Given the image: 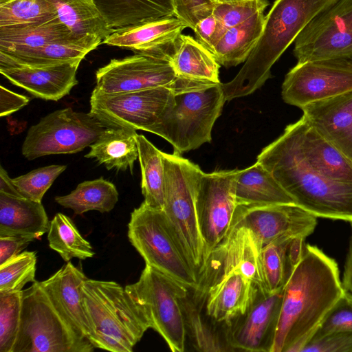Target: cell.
Returning a JSON list of instances; mask_svg holds the SVG:
<instances>
[{
    "label": "cell",
    "instance_id": "8992f818",
    "mask_svg": "<svg viewBox=\"0 0 352 352\" xmlns=\"http://www.w3.org/2000/svg\"><path fill=\"white\" fill-rule=\"evenodd\" d=\"M180 155L163 152V210L187 260L198 275L205 263V247L196 206L197 186L203 171Z\"/></svg>",
    "mask_w": 352,
    "mask_h": 352
},
{
    "label": "cell",
    "instance_id": "ac0fdd59",
    "mask_svg": "<svg viewBox=\"0 0 352 352\" xmlns=\"http://www.w3.org/2000/svg\"><path fill=\"white\" fill-rule=\"evenodd\" d=\"M283 289L258 290L244 314L227 327L229 345L234 350L272 352L279 321Z\"/></svg>",
    "mask_w": 352,
    "mask_h": 352
},
{
    "label": "cell",
    "instance_id": "816d5d0a",
    "mask_svg": "<svg viewBox=\"0 0 352 352\" xmlns=\"http://www.w3.org/2000/svg\"><path fill=\"white\" fill-rule=\"evenodd\" d=\"M0 192L10 195L22 197L13 184L12 179L1 166H0Z\"/></svg>",
    "mask_w": 352,
    "mask_h": 352
},
{
    "label": "cell",
    "instance_id": "7bdbcfd3",
    "mask_svg": "<svg viewBox=\"0 0 352 352\" xmlns=\"http://www.w3.org/2000/svg\"><path fill=\"white\" fill-rule=\"evenodd\" d=\"M268 5L267 0H244L216 3L212 14L223 25L229 28L263 12Z\"/></svg>",
    "mask_w": 352,
    "mask_h": 352
},
{
    "label": "cell",
    "instance_id": "277c9868",
    "mask_svg": "<svg viewBox=\"0 0 352 352\" xmlns=\"http://www.w3.org/2000/svg\"><path fill=\"white\" fill-rule=\"evenodd\" d=\"M82 294L91 344L111 352H132L150 325L125 288L115 281L87 278Z\"/></svg>",
    "mask_w": 352,
    "mask_h": 352
},
{
    "label": "cell",
    "instance_id": "30bf717a",
    "mask_svg": "<svg viewBox=\"0 0 352 352\" xmlns=\"http://www.w3.org/2000/svg\"><path fill=\"white\" fill-rule=\"evenodd\" d=\"M106 126L90 113L70 107L54 111L28 131L22 155L28 160L55 154L76 153L90 146Z\"/></svg>",
    "mask_w": 352,
    "mask_h": 352
},
{
    "label": "cell",
    "instance_id": "ba28073f",
    "mask_svg": "<svg viewBox=\"0 0 352 352\" xmlns=\"http://www.w3.org/2000/svg\"><path fill=\"white\" fill-rule=\"evenodd\" d=\"M127 235L146 265L190 290L197 288V273L187 260L163 210L143 201L131 213Z\"/></svg>",
    "mask_w": 352,
    "mask_h": 352
},
{
    "label": "cell",
    "instance_id": "836d02e7",
    "mask_svg": "<svg viewBox=\"0 0 352 352\" xmlns=\"http://www.w3.org/2000/svg\"><path fill=\"white\" fill-rule=\"evenodd\" d=\"M54 199L64 208L72 209L75 214L90 210L104 213L113 209L118 201V192L113 183L100 177L81 182L68 195L56 196Z\"/></svg>",
    "mask_w": 352,
    "mask_h": 352
},
{
    "label": "cell",
    "instance_id": "c3c4849f",
    "mask_svg": "<svg viewBox=\"0 0 352 352\" xmlns=\"http://www.w3.org/2000/svg\"><path fill=\"white\" fill-rule=\"evenodd\" d=\"M33 241L34 239L27 236H0V265L22 252Z\"/></svg>",
    "mask_w": 352,
    "mask_h": 352
},
{
    "label": "cell",
    "instance_id": "44dd1931",
    "mask_svg": "<svg viewBox=\"0 0 352 352\" xmlns=\"http://www.w3.org/2000/svg\"><path fill=\"white\" fill-rule=\"evenodd\" d=\"M186 28L175 16L114 30L102 42L170 62L175 44Z\"/></svg>",
    "mask_w": 352,
    "mask_h": 352
},
{
    "label": "cell",
    "instance_id": "ffe728a7",
    "mask_svg": "<svg viewBox=\"0 0 352 352\" xmlns=\"http://www.w3.org/2000/svg\"><path fill=\"white\" fill-rule=\"evenodd\" d=\"M81 60L75 59L43 66H0V73L36 98L57 101L68 95L78 84L76 73Z\"/></svg>",
    "mask_w": 352,
    "mask_h": 352
},
{
    "label": "cell",
    "instance_id": "5bb4252c",
    "mask_svg": "<svg viewBox=\"0 0 352 352\" xmlns=\"http://www.w3.org/2000/svg\"><path fill=\"white\" fill-rule=\"evenodd\" d=\"M239 170L202 173L197 192V213L205 247V260L230 232L237 207L236 180Z\"/></svg>",
    "mask_w": 352,
    "mask_h": 352
},
{
    "label": "cell",
    "instance_id": "ee69618b",
    "mask_svg": "<svg viewBox=\"0 0 352 352\" xmlns=\"http://www.w3.org/2000/svg\"><path fill=\"white\" fill-rule=\"evenodd\" d=\"M338 331L352 332V293L346 290L324 316L311 338Z\"/></svg>",
    "mask_w": 352,
    "mask_h": 352
},
{
    "label": "cell",
    "instance_id": "484cf974",
    "mask_svg": "<svg viewBox=\"0 0 352 352\" xmlns=\"http://www.w3.org/2000/svg\"><path fill=\"white\" fill-rule=\"evenodd\" d=\"M50 223L41 202L0 192V236L35 240L48 232Z\"/></svg>",
    "mask_w": 352,
    "mask_h": 352
},
{
    "label": "cell",
    "instance_id": "4fadbf2b",
    "mask_svg": "<svg viewBox=\"0 0 352 352\" xmlns=\"http://www.w3.org/2000/svg\"><path fill=\"white\" fill-rule=\"evenodd\" d=\"M352 91V59L335 58L296 63L286 74L282 98L301 109Z\"/></svg>",
    "mask_w": 352,
    "mask_h": 352
},
{
    "label": "cell",
    "instance_id": "d6a6232c",
    "mask_svg": "<svg viewBox=\"0 0 352 352\" xmlns=\"http://www.w3.org/2000/svg\"><path fill=\"white\" fill-rule=\"evenodd\" d=\"M181 303L186 335L195 349L205 352L233 351L228 342L227 327L215 324L203 314L190 292L182 299Z\"/></svg>",
    "mask_w": 352,
    "mask_h": 352
},
{
    "label": "cell",
    "instance_id": "f6af8a7d",
    "mask_svg": "<svg viewBox=\"0 0 352 352\" xmlns=\"http://www.w3.org/2000/svg\"><path fill=\"white\" fill-rule=\"evenodd\" d=\"M215 4L212 0H173L175 16L193 30L199 21L212 14Z\"/></svg>",
    "mask_w": 352,
    "mask_h": 352
},
{
    "label": "cell",
    "instance_id": "e0dca14e",
    "mask_svg": "<svg viewBox=\"0 0 352 352\" xmlns=\"http://www.w3.org/2000/svg\"><path fill=\"white\" fill-rule=\"evenodd\" d=\"M177 76L170 62L142 53L111 59L96 73L97 90L107 94L172 86Z\"/></svg>",
    "mask_w": 352,
    "mask_h": 352
},
{
    "label": "cell",
    "instance_id": "74e56055",
    "mask_svg": "<svg viewBox=\"0 0 352 352\" xmlns=\"http://www.w3.org/2000/svg\"><path fill=\"white\" fill-rule=\"evenodd\" d=\"M292 239L278 240L261 249V267L268 292L283 289L296 267L289 256V245Z\"/></svg>",
    "mask_w": 352,
    "mask_h": 352
},
{
    "label": "cell",
    "instance_id": "6da1fadb",
    "mask_svg": "<svg viewBox=\"0 0 352 352\" xmlns=\"http://www.w3.org/2000/svg\"><path fill=\"white\" fill-rule=\"evenodd\" d=\"M345 291L337 263L316 246L305 244L283 287L272 352H301Z\"/></svg>",
    "mask_w": 352,
    "mask_h": 352
},
{
    "label": "cell",
    "instance_id": "db71d44e",
    "mask_svg": "<svg viewBox=\"0 0 352 352\" xmlns=\"http://www.w3.org/2000/svg\"><path fill=\"white\" fill-rule=\"evenodd\" d=\"M8 1H10V0H0V3H5Z\"/></svg>",
    "mask_w": 352,
    "mask_h": 352
},
{
    "label": "cell",
    "instance_id": "e575fe53",
    "mask_svg": "<svg viewBox=\"0 0 352 352\" xmlns=\"http://www.w3.org/2000/svg\"><path fill=\"white\" fill-rule=\"evenodd\" d=\"M137 141L144 202L153 208L163 210L165 199L163 152L142 135H138Z\"/></svg>",
    "mask_w": 352,
    "mask_h": 352
},
{
    "label": "cell",
    "instance_id": "8d00e7d4",
    "mask_svg": "<svg viewBox=\"0 0 352 352\" xmlns=\"http://www.w3.org/2000/svg\"><path fill=\"white\" fill-rule=\"evenodd\" d=\"M47 240L50 248L65 262L73 258L85 260L95 254L90 243L80 234L72 220L60 212L50 221Z\"/></svg>",
    "mask_w": 352,
    "mask_h": 352
},
{
    "label": "cell",
    "instance_id": "d590c367",
    "mask_svg": "<svg viewBox=\"0 0 352 352\" xmlns=\"http://www.w3.org/2000/svg\"><path fill=\"white\" fill-rule=\"evenodd\" d=\"M90 51L71 43H52L13 52H0V66L21 65L43 66L71 60L83 59Z\"/></svg>",
    "mask_w": 352,
    "mask_h": 352
},
{
    "label": "cell",
    "instance_id": "2e32d148",
    "mask_svg": "<svg viewBox=\"0 0 352 352\" xmlns=\"http://www.w3.org/2000/svg\"><path fill=\"white\" fill-rule=\"evenodd\" d=\"M317 225V217L295 204L237 206L232 226L250 229L263 246L274 241L306 238Z\"/></svg>",
    "mask_w": 352,
    "mask_h": 352
},
{
    "label": "cell",
    "instance_id": "7402d4cb",
    "mask_svg": "<svg viewBox=\"0 0 352 352\" xmlns=\"http://www.w3.org/2000/svg\"><path fill=\"white\" fill-rule=\"evenodd\" d=\"M301 109L305 120L352 164V91Z\"/></svg>",
    "mask_w": 352,
    "mask_h": 352
},
{
    "label": "cell",
    "instance_id": "9a60e30c",
    "mask_svg": "<svg viewBox=\"0 0 352 352\" xmlns=\"http://www.w3.org/2000/svg\"><path fill=\"white\" fill-rule=\"evenodd\" d=\"M261 249L250 229L232 226L227 236L206 257L193 293H201L216 278L232 272L242 273L260 290L267 292L261 267Z\"/></svg>",
    "mask_w": 352,
    "mask_h": 352
},
{
    "label": "cell",
    "instance_id": "f546056e",
    "mask_svg": "<svg viewBox=\"0 0 352 352\" xmlns=\"http://www.w3.org/2000/svg\"><path fill=\"white\" fill-rule=\"evenodd\" d=\"M136 131L123 127H106L96 141L90 146L85 157L94 158L107 169L133 173L138 158Z\"/></svg>",
    "mask_w": 352,
    "mask_h": 352
},
{
    "label": "cell",
    "instance_id": "9c48e42d",
    "mask_svg": "<svg viewBox=\"0 0 352 352\" xmlns=\"http://www.w3.org/2000/svg\"><path fill=\"white\" fill-rule=\"evenodd\" d=\"M124 288L150 328L164 338L172 351L183 352L187 335L181 302L190 289L146 265L138 280Z\"/></svg>",
    "mask_w": 352,
    "mask_h": 352
},
{
    "label": "cell",
    "instance_id": "bcb514c9",
    "mask_svg": "<svg viewBox=\"0 0 352 352\" xmlns=\"http://www.w3.org/2000/svg\"><path fill=\"white\" fill-rule=\"evenodd\" d=\"M301 352H352V332L338 331L312 338Z\"/></svg>",
    "mask_w": 352,
    "mask_h": 352
},
{
    "label": "cell",
    "instance_id": "f907efd6",
    "mask_svg": "<svg viewBox=\"0 0 352 352\" xmlns=\"http://www.w3.org/2000/svg\"><path fill=\"white\" fill-rule=\"evenodd\" d=\"M350 224L351 227V235L344 263L342 282L345 290L352 293V222L350 223Z\"/></svg>",
    "mask_w": 352,
    "mask_h": 352
},
{
    "label": "cell",
    "instance_id": "7a4b0ae2",
    "mask_svg": "<svg viewBox=\"0 0 352 352\" xmlns=\"http://www.w3.org/2000/svg\"><path fill=\"white\" fill-rule=\"evenodd\" d=\"M256 162L302 209L316 217L352 222V183L334 180L311 166L287 129L262 150Z\"/></svg>",
    "mask_w": 352,
    "mask_h": 352
},
{
    "label": "cell",
    "instance_id": "4dcf8cb0",
    "mask_svg": "<svg viewBox=\"0 0 352 352\" xmlns=\"http://www.w3.org/2000/svg\"><path fill=\"white\" fill-rule=\"evenodd\" d=\"M170 63L178 77L220 83V65L211 52L190 36L180 34Z\"/></svg>",
    "mask_w": 352,
    "mask_h": 352
},
{
    "label": "cell",
    "instance_id": "f5cc1de1",
    "mask_svg": "<svg viewBox=\"0 0 352 352\" xmlns=\"http://www.w3.org/2000/svg\"><path fill=\"white\" fill-rule=\"evenodd\" d=\"M244 1V0H212V1L214 3H230V2H234V1Z\"/></svg>",
    "mask_w": 352,
    "mask_h": 352
},
{
    "label": "cell",
    "instance_id": "b9f144b4",
    "mask_svg": "<svg viewBox=\"0 0 352 352\" xmlns=\"http://www.w3.org/2000/svg\"><path fill=\"white\" fill-rule=\"evenodd\" d=\"M66 168L65 165L40 167L12 180L22 197L41 202L45 192Z\"/></svg>",
    "mask_w": 352,
    "mask_h": 352
},
{
    "label": "cell",
    "instance_id": "52a82bcc",
    "mask_svg": "<svg viewBox=\"0 0 352 352\" xmlns=\"http://www.w3.org/2000/svg\"><path fill=\"white\" fill-rule=\"evenodd\" d=\"M94 349L56 309L40 281L23 290L21 325L12 352H92Z\"/></svg>",
    "mask_w": 352,
    "mask_h": 352
},
{
    "label": "cell",
    "instance_id": "5b68a950",
    "mask_svg": "<svg viewBox=\"0 0 352 352\" xmlns=\"http://www.w3.org/2000/svg\"><path fill=\"white\" fill-rule=\"evenodd\" d=\"M172 89L173 101L153 133L170 142L179 154L210 142L226 102L221 83L177 76Z\"/></svg>",
    "mask_w": 352,
    "mask_h": 352
},
{
    "label": "cell",
    "instance_id": "d4e9b609",
    "mask_svg": "<svg viewBox=\"0 0 352 352\" xmlns=\"http://www.w3.org/2000/svg\"><path fill=\"white\" fill-rule=\"evenodd\" d=\"M58 19L74 38L91 51L111 33L94 0H47Z\"/></svg>",
    "mask_w": 352,
    "mask_h": 352
},
{
    "label": "cell",
    "instance_id": "f1b7e54d",
    "mask_svg": "<svg viewBox=\"0 0 352 352\" xmlns=\"http://www.w3.org/2000/svg\"><path fill=\"white\" fill-rule=\"evenodd\" d=\"M52 43H71L91 50L77 41L59 19L43 23L0 27V52L41 47Z\"/></svg>",
    "mask_w": 352,
    "mask_h": 352
},
{
    "label": "cell",
    "instance_id": "60d3db41",
    "mask_svg": "<svg viewBox=\"0 0 352 352\" xmlns=\"http://www.w3.org/2000/svg\"><path fill=\"white\" fill-rule=\"evenodd\" d=\"M23 291L0 292V352H12L21 325Z\"/></svg>",
    "mask_w": 352,
    "mask_h": 352
},
{
    "label": "cell",
    "instance_id": "1f68e13d",
    "mask_svg": "<svg viewBox=\"0 0 352 352\" xmlns=\"http://www.w3.org/2000/svg\"><path fill=\"white\" fill-rule=\"evenodd\" d=\"M264 21L265 16L261 12L227 28L212 52L218 63L230 67L245 62L261 37Z\"/></svg>",
    "mask_w": 352,
    "mask_h": 352
},
{
    "label": "cell",
    "instance_id": "7c38bea8",
    "mask_svg": "<svg viewBox=\"0 0 352 352\" xmlns=\"http://www.w3.org/2000/svg\"><path fill=\"white\" fill-rule=\"evenodd\" d=\"M297 63L352 59V0H338L311 21L294 41Z\"/></svg>",
    "mask_w": 352,
    "mask_h": 352
},
{
    "label": "cell",
    "instance_id": "ab89813d",
    "mask_svg": "<svg viewBox=\"0 0 352 352\" xmlns=\"http://www.w3.org/2000/svg\"><path fill=\"white\" fill-rule=\"evenodd\" d=\"M37 256L35 251H24L0 265V292L23 291L28 283L36 281Z\"/></svg>",
    "mask_w": 352,
    "mask_h": 352
},
{
    "label": "cell",
    "instance_id": "d6986e66",
    "mask_svg": "<svg viewBox=\"0 0 352 352\" xmlns=\"http://www.w3.org/2000/svg\"><path fill=\"white\" fill-rule=\"evenodd\" d=\"M259 288L239 272L224 274L202 292L191 294L206 316L215 324L228 327L242 316L254 300Z\"/></svg>",
    "mask_w": 352,
    "mask_h": 352
},
{
    "label": "cell",
    "instance_id": "681fc988",
    "mask_svg": "<svg viewBox=\"0 0 352 352\" xmlns=\"http://www.w3.org/2000/svg\"><path fill=\"white\" fill-rule=\"evenodd\" d=\"M30 102V98L13 92L1 85L0 116H6L21 109Z\"/></svg>",
    "mask_w": 352,
    "mask_h": 352
},
{
    "label": "cell",
    "instance_id": "cb8c5ba5",
    "mask_svg": "<svg viewBox=\"0 0 352 352\" xmlns=\"http://www.w3.org/2000/svg\"><path fill=\"white\" fill-rule=\"evenodd\" d=\"M285 129L311 166L331 179L352 183V164L302 116Z\"/></svg>",
    "mask_w": 352,
    "mask_h": 352
},
{
    "label": "cell",
    "instance_id": "4316f807",
    "mask_svg": "<svg viewBox=\"0 0 352 352\" xmlns=\"http://www.w3.org/2000/svg\"><path fill=\"white\" fill-rule=\"evenodd\" d=\"M113 32L175 16L173 0H94Z\"/></svg>",
    "mask_w": 352,
    "mask_h": 352
},
{
    "label": "cell",
    "instance_id": "83f0119b",
    "mask_svg": "<svg viewBox=\"0 0 352 352\" xmlns=\"http://www.w3.org/2000/svg\"><path fill=\"white\" fill-rule=\"evenodd\" d=\"M235 197L237 206L295 204L272 174L258 162L239 170L236 180Z\"/></svg>",
    "mask_w": 352,
    "mask_h": 352
},
{
    "label": "cell",
    "instance_id": "3957f363",
    "mask_svg": "<svg viewBox=\"0 0 352 352\" xmlns=\"http://www.w3.org/2000/svg\"><path fill=\"white\" fill-rule=\"evenodd\" d=\"M338 0H275L261 37L236 76L221 83L225 99L245 96L261 87L270 69L301 31L316 16Z\"/></svg>",
    "mask_w": 352,
    "mask_h": 352
},
{
    "label": "cell",
    "instance_id": "f35d334b",
    "mask_svg": "<svg viewBox=\"0 0 352 352\" xmlns=\"http://www.w3.org/2000/svg\"><path fill=\"white\" fill-rule=\"evenodd\" d=\"M58 19L47 0H10L0 3V27L43 23Z\"/></svg>",
    "mask_w": 352,
    "mask_h": 352
},
{
    "label": "cell",
    "instance_id": "7dc6e473",
    "mask_svg": "<svg viewBox=\"0 0 352 352\" xmlns=\"http://www.w3.org/2000/svg\"><path fill=\"white\" fill-rule=\"evenodd\" d=\"M226 30L213 14L199 21L193 28L197 41L211 53Z\"/></svg>",
    "mask_w": 352,
    "mask_h": 352
},
{
    "label": "cell",
    "instance_id": "603a6c76",
    "mask_svg": "<svg viewBox=\"0 0 352 352\" xmlns=\"http://www.w3.org/2000/svg\"><path fill=\"white\" fill-rule=\"evenodd\" d=\"M87 278L82 269L69 261L40 283L65 320L80 336L88 340L90 327L84 310L82 294V285Z\"/></svg>",
    "mask_w": 352,
    "mask_h": 352
},
{
    "label": "cell",
    "instance_id": "8fae6325",
    "mask_svg": "<svg viewBox=\"0 0 352 352\" xmlns=\"http://www.w3.org/2000/svg\"><path fill=\"white\" fill-rule=\"evenodd\" d=\"M173 99L172 86L115 94L94 88L89 113L106 127L153 133Z\"/></svg>",
    "mask_w": 352,
    "mask_h": 352
}]
</instances>
